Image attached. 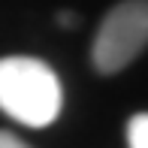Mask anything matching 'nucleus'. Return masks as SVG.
Here are the masks:
<instances>
[{
    "mask_svg": "<svg viewBox=\"0 0 148 148\" xmlns=\"http://www.w3.org/2000/svg\"><path fill=\"white\" fill-rule=\"evenodd\" d=\"M127 145L130 148H148V112H136L127 124Z\"/></svg>",
    "mask_w": 148,
    "mask_h": 148,
    "instance_id": "nucleus-3",
    "label": "nucleus"
},
{
    "mask_svg": "<svg viewBox=\"0 0 148 148\" xmlns=\"http://www.w3.org/2000/svg\"><path fill=\"white\" fill-rule=\"evenodd\" d=\"M0 148H30L24 139H18L15 133H9V130H0Z\"/></svg>",
    "mask_w": 148,
    "mask_h": 148,
    "instance_id": "nucleus-4",
    "label": "nucleus"
},
{
    "mask_svg": "<svg viewBox=\"0 0 148 148\" xmlns=\"http://www.w3.org/2000/svg\"><path fill=\"white\" fill-rule=\"evenodd\" d=\"M148 49V0L112 6L94 36L91 60L100 73H118Z\"/></svg>",
    "mask_w": 148,
    "mask_h": 148,
    "instance_id": "nucleus-2",
    "label": "nucleus"
},
{
    "mask_svg": "<svg viewBox=\"0 0 148 148\" xmlns=\"http://www.w3.org/2000/svg\"><path fill=\"white\" fill-rule=\"evenodd\" d=\"M60 106V79L45 60L27 55L0 58V109L9 118L27 127H49Z\"/></svg>",
    "mask_w": 148,
    "mask_h": 148,
    "instance_id": "nucleus-1",
    "label": "nucleus"
},
{
    "mask_svg": "<svg viewBox=\"0 0 148 148\" xmlns=\"http://www.w3.org/2000/svg\"><path fill=\"white\" fill-rule=\"evenodd\" d=\"M58 24H76V15H70V12H60V15H58Z\"/></svg>",
    "mask_w": 148,
    "mask_h": 148,
    "instance_id": "nucleus-5",
    "label": "nucleus"
}]
</instances>
